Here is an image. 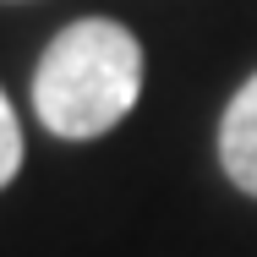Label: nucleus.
<instances>
[{"instance_id":"3","label":"nucleus","mask_w":257,"mask_h":257,"mask_svg":"<svg viewBox=\"0 0 257 257\" xmlns=\"http://www.w3.org/2000/svg\"><path fill=\"white\" fill-rule=\"evenodd\" d=\"M17 170H22V126H17V109H11L6 88H0V186Z\"/></svg>"},{"instance_id":"2","label":"nucleus","mask_w":257,"mask_h":257,"mask_svg":"<svg viewBox=\"0 0 257 257\" xmlns=\"http://www.w3.org/2000/svg\"><path fill=\"white\" fill-rule=\"evenodd\" d=\"M219 164L246 197H257V71L241 82L219 120Z\"/></svg>"},{"instance_id":"1","label":"nucleus","mask_w":257,"mask_h":257,"mask_svg":"<svg viewBox=\"0 0 257 257\" xmlns=\"http://www.w3.org/2000/svg\"><path fill=\"white\" fill-rule=\"evenodd\" d=\"M143 93V44L109 17L60 28L33 71V109L55 137L88 143L132 115Z\"/></svg>"}]
</instances>
